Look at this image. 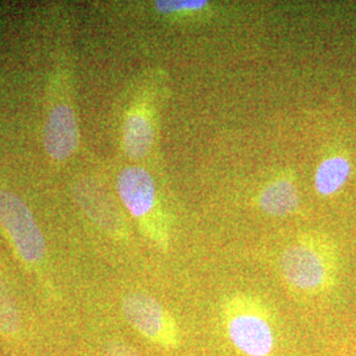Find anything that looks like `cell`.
<instances>
[{"instance_id":"3957f363","label":"cell","mask_w":356,"mask_h":356,"mask_svg":"<svg viewBox=\"0 0 356 356\" xmlns=\"http://www.w3.org/2000/svg\"><path fill=\"white\" fill-rule=\"evenodd\" d=\"M122 312L128 323L153 344L175 350L181 343L177 321L156 298L144 293H131L123 298Z\"/></svg>"},{"instance_id":"7a4b0ae2","label":"cell","mask_w":356,"mask_h":356,"mask_svg":"<svg viewBox=\"0 0 356 356\" xmlns=\"http://www.w3.org/2000/svg\"><path fill=\"white\" fill-rule=\"evenodd\" d=\"M280 272L285 282L298 292H322L334 279V256L326 242L306 235L288 245L280 256Z\"/></svg>"},{"instance_id":"9c48e42d","label":"cell","mask_w":356,"mask_h":356,"mask_svg":"<svg viewBox=\"0 0 356 356\" xmlns=\"http://www.w3.org/2000/svg\"><path fill=\"white\" fill-rule=\"evenodd\" d=\"M351 164L342 156H334L322 161L317 168L314 185L321 195H332L350 177Z\"/></svg>"},{"instance_id":"8fae6325","label":"cell","mask_w":356,"mask_h":356,"mask_svg":"<svg viewBox=\"0 0 356 356\" xmlns=\"http://www.w3.org/2000/svg\"><path fill=\"white\" fill-rule=\"evenodd\" d=\"M204 0H160L154 3V8L163 15L200 13L207 7Z\"/></svg>"},{"instance_id":"7c38bea8","label":"cell","mask_w":356,"mask_h":356,"mask_svg":"<svg viewBox=\"0 0 356 356\" xmlns=\"http://www.w3.org/2000/svg\"><path fill=\"white\" fill-rule=\"evenodd\" d=\"M106 356H141L136 350L123 342H111L106 347Z\"/></svg>"},{"instance_id":"6da1fadb","label":"cell","mask_w":356,"mask_h":356,"mask_svg":"<svg viewBox=\"0 0 356 356\" xmlns=\"http://www.w3.org/2000/svg\"><path fill=\"white\" fill-rule=\"evenodd\" d=\"M219 316L227 341L241 355H273L279 337L276 319L261 298L250 293L229 294Z\"/></svg>"},{"instance_id":"52a82bcc","label":"cell","mask_w":356,"mask_h":356,"mask_svg":"<svg viewBox=\"0 0 356 356\" xmlns=\"http://www.w3.org/2000/svg\"><path fill=\"white\" fill-rule=\"evenodd\" d=\"M154 126L149 111L144 107L131 110L123 124V148L132 160H140L152 149Z\"/></svg>"},{"instance_id":"5b68a950","label":"cell","mask_w":356,"mask_h":356,"mask_svg":"<svg viewBox=\"0 0 356 356\" xmlns=\"http://www.w3.org/2000/svg\"><path fill=\"white\" fill-rule=\"evenodd\" d=\"M79 144V128L76 111L67 103L51 107L45 127L44 147L54 161H65L76 152Z\"/></svg>"},{"instance_id":"8992f818","label":"cell","mask_w":356,"mask_h":356,"mask_svg":"<svg viewBox=\"0 0 356 356\" xmlns=\"http://www.w3.org/2000/svg\"><path fill=\"white\" fill-rule=\"evenodd\" d=\"M118 193L132 216L145 219L156 204V184L148 170L128 166L118 177Z\"/></svg>"},{"instance_id":"30bf717a","label":"cell","mask_w":356,"mask_h":356,"mask_svg":"<svg viewBox=\"0 0 356 356\" xmlns=\"http://www.w3.org/2000/svg\"><path fill=\"white\" fill-rule=\"evenodd\" d=\"M20 325L22 318L13 294L0 279V334L8 338L13 337L20 330Z\"/></svg>"},{"instance_id":"ba28073f","label":"cell","mask_w":356,"mask_h":356,"mask_svg":"<svg viewBox=\"0 0 356 356\" xmlns=\"http://www.w3.org/2000/svg\"><path fill=\"white\" fill-rule=\"evenodd\" d=\"M298 204L300 197L297 188L286 178L269 184L260 195V207L268 216H289L297 210Z\"/></svg>"},{"instance_id":"277c9868","label":"cell","mask_w":356,"mask_h":356,"mask_svg":"<svg viewBox=\"0 0 356 356\" xmlns=\"http://www.w3.org/2000/svg\"><path fill=\"white\" fill-rule=\"evenodd\" d=\"M0 225L8 234L13 247L29 264L45 257V241L35 216L26 202L15 193L0 188Z\"/></svg>"}]
</instances>
